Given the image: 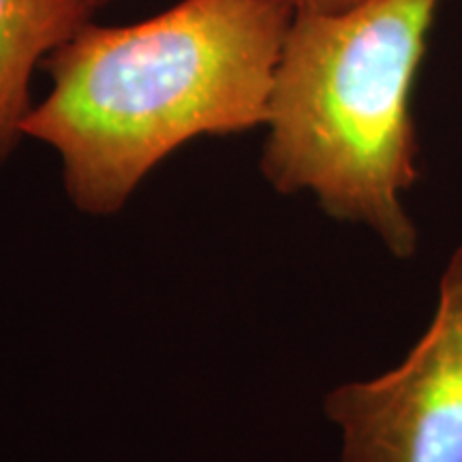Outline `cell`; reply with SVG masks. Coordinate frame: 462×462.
Returning a JSON list of instances; mask_svg holds the SVG:
<instances>
[{"mask_svg": "<svg viewBox=\"0 0 462 462\" xmlns=\"http://www.w3.org/2000/svg\"><path fill=\"white\" fill-rule=\"evenodd\" d=\"M293 15L287 0H182L133 26L86 22L45 56L51 90L22 133L56 150L78 210L116 215L184 143L265 125Z\"/></svg>", "mask_w": 462, "mask_h": 462, "instance_id": "cell-1", "label": "cell"}, {"mask_svg": "<svg viewBox=\"0 0 462 462\" xmlns=\"http://www.w3.org/2000/svg\"><path fill=\"white\" fill-rule=\"evenodd\" d=\"M441 0H362L296 14L268 106L262 173L282 195L310 193L326 215L418 251L402 195L420 178L413 86Z\"/></svg>", "mask_w": 462, "mask_h": 462, "instance_id": "cell-2", "label": "cell"}, {"mask_svg": "<svg viewBox=\"0 0 462 462\" xmlns=\"http://www.w3.org/2000/svg\"><path fill=\"white\" fill-rule=\"evenodd\" d=\"M323 409L343 430L340 462H462V246L409 356L377 379L338 385Z\"/></svg>", "mask_w": 462, "mask_h": 462, "instance_id": "cell-3", "label": "cell"}, {"mask_svg": "<svg viewBox=\"0 0 462 462\" xmlns=\"http://www.w3.org/2000/svg\"><path fill=\"white\" fill-rule=\"evenodd\" d=\"M95 9L90 0H0V165L24 137L34 67Z\"/></svg>", "mask_w": 462, "mask_h": 462, "instance_id": "cell-4", "label": "cell"}, {"mask_svg": "<svg viewBox=\"0 0 462 462\" xmlns=\"http://www.w3.org/2000/svg\"><path fill=\"white\" fill-rule=\"evenodd\" d=\"M92 5H101L106 0H90ZM291 5L296 14H340L356 5H360L362 0H287Z\"/></svg>", "mask_w": 462, "mask_h": 462, "instance_id": "cell-5", "label": "cell"}]
</instances>
